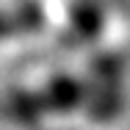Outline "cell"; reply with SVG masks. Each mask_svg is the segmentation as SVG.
Here are the masks:
<instances>
[{
  "mask_svg": "<svg viewBox=\"0 0 130 130\" xmlns=\"http://www.w3.org/2000/svg\"><path fill=\"white\" fill-rule=\"evenodd\" d=\"M44 25V11L39 3H25L20 8H6L0 11V42L14 39L22 33H33Z\"/></svg>",
  "mask_w": 130,
  "mask_h": 130,
  "instance_id": "6da1fadb",
  "label": "cell"
},
{
  "mask_svg": "<svg viewBox=\"0 0 130 130\" xmlns=\"http://www.w3.org/2000/svg\"><path fill=\"white\" fill-rule=\"evenodd\" d=\"M75 22H78V30L80 36H94V30L100 28V14L94 6H78L75 8Z\"/></svg>",
  "mask_w": 130,
  "mask_h": 130,
  "instance_id": "7a4b0ae2",
  "label": "cell"
}]
</instances>
